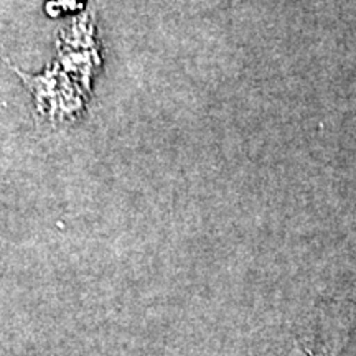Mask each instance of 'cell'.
<instances>
[{
	"label": "cell",
	"instance_id": "1",
	"mask_svg": "<svg viewBox=\"0 0 356 356\" xmlns=\"http://www.w3.org/2000/svg\"><path fill=\"white\" fill-rule=\"evenodd\" d=\"M346 341L341 325H323L300 338H296L279 356H338Z\"/></svg>",
	"mask_w": 356,
	"mask_h": 356
}]
</instances>
